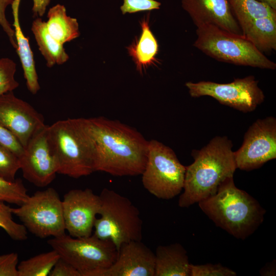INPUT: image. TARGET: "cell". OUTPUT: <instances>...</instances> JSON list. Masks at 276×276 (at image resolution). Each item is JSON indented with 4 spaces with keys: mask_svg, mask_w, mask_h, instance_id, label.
<instances>
[{
    "mask_svg": "<svg viewBox=\"0 0 276 276\" xmlns=\"http://www.w3.org/2000/svg\"><path fill=\"white\" fill-rule=\"evenodd\" d=\"M94 148V171L114 176L141 175L149 141L134 128L103 117L88 118Z\"/></svg>",
    "mask_w": 276,
    "mask_h": 276,
    "instance_id": "6da1fadb",
    "label": "cell"
},
{
    "mask_svg": "<svg viewBox=\"0 0 276 276\" xmlns=\"http://www.w3.org/2000/svg\"><path fill=\"white\" fill-rule=\"evenodd\" d=\"M232 147L227 136H217L192 151L194 162L186 167L179 207H189L214 195L224 180L234 176L237 167Z\"/></svg>",
    "mask_w": 276,
    "mask_h": 276,
    "instance_id": "7a4b0ae2",
    "label": "cell"
},
{
    "mask_svg": "<svg viewBox=\"0 0 276 276\" xmlns=\"http://www.w3.org/2000/svg\"><path fill=\"white\" fill-rule=\"evenodd\" d=\"M198 203L216 226L242 240L258 229L266 213L255 198L236 186L233 176L224 180L214 195Z\"/></svg>",
    "mask_w": 276,
    "mask_h": 276,
    "instance_id": "3957f363",
    "label": "cell"
},
{
    "mask_svg": "<svg viewBox=\"0 0 276 276\" xmlns=\"http://www.w3.org/2000/svg\"><path fill=\"white\" fill-rule=\"evenodd\" d=\"M58 173L78 178L94 172V148L88 118L59 120L48 126Z\"/></svg>",
    "mask_w": 276,
    "mask_h": 276,
    "instance_id": "277c9868",
    "label": "cell"
},
{
    "mask_svg": "<svg viewBox=\"0 0 276 276\" xmlns=\"http://www.w3.org/2000/svg\"><path fill=\"white\" fill-rule=\"evenodd\" d=\"M194 46L217 60L235 65L275 70L276 64L259 51L243 35L205 24L197 28Z\"/></svg>",
    "mask_w": 276,
    "mask_h": 276,
    "instance_id": "5b68a950",
    "label": "cell"
},
{
    "mask_svg": "<svg viewBox=\"0 0 276 276\" xmlns=\"http://www.w3.org/2000/svg\"><path fill=\"white\" fill-rule=\"evenodd\" d=\"M101 206L94 227L98 238L111 241L118 250L124 243L142 239L143 221L138 208L126 197L104 188Z\"/></svg>",
    "mask_w": 276,
    "mask_h": 276,
    "instance_id": "8992f818",
    "label": "cell"
},
{
    "mask_svg": "<svg viewBox=\"0 0 276 276\" xmlns=\"http://www.w3.org/2000/svg\"><path fill=\"white\" fill-rule=\"evenodd\" d=\"M186 167L169 147L149 141L146 163L141 174L144 188L159 199L169 200L182 191Z\"/></svg>",
    "mask_w": 276,
    "mask_h": 276,
    "instance_id": "52a82bcc",
    "label": "cell"
},
{
    "mask_svg": "<svg viewBox=\"0 0 276 276\" xmlns=\"http://www.w3.org/2000/svg\"><path fill=\"white\" fill-rule=\"evenodd\" d=\"M48 243L60 258L73 265L81 276L109 267L118 254L111 241L100 239L93 234L85 237H73L65 234L53 237Z\"/></svg>",
    "mask_w": 276,
    "mask_h": 276,
    "instance_id": "ba28073f",
    "label": "cell"
},
{
    "mask_svg": "<svg viewBox=\"0 0 276 276\" xmlns=\"http://www.w3.org/2000/svg\"><path fill=\"white\" fill-rule=\"evenodd\" d=\"M11 211L27 231L38 238L65 234L62 200L53 188L36 191L18 208H11Z\"/></svg>",
    "mask_w": 276,
    "mask_h": 276,
    "instance_id": "9c48e42d",
    "label": "cell"
},
{
    "mask_svg": "<svg viewBox=\"0 0 276 276\" xmlns=\"http://www.w3.org/2000/svg\"><path fill=\"white\" fill-rule=\"evenodd\" d=\"M253 76L237 78L228 83L212 81L187 82L185 85L193 98L211 97L220 104L243 112L254 111L265 99V95Z\"/></svg>",
    "mask_w": 276,
    "mask_h": 276,
    "instance_id": "30bf717a",
    "label": "cell"
},
{
    "mask_svg": "<svg viewBox=\"0 0 276 276\" xmlns=\"http://www.w3.org/2000/svg\"><path fill=\"white\" fill-rule=\"evenodd\" d=\"M237 169L249 171L276 158V119L256 120L244 134L241 146L234 151Z\"/></svg>",
    "mask_w": 276,
    "mask_h": 276,
    "instance_id": "8fae6325",
    "label": "cell"
},
{
    "mask_svg": "<svg viewBox=\"0 0 276 276\" xmlns=\"http://www.w3.org/2000/svg\"><path fill=\"white\" fill-rule=\"evenodd\" d=\"M48 126L45 125L33 135L19 158L24 177L39 187L50 185L58 173L57 162L48 139Z\"/></svg>",
    "mask_w": 276,
    "mask_h": 276,
    "instance_id": "7c38bea8",
    "label": "cell"
},
{
    "mask_svg": "<svg viewBox=\"0 0 276 276\" xmlns=\"http://www.w3.org/2000/svg\"><path fill=\"white\" fill-rule=\"evenodd\" d=\"M62 203L68 235L73 237L91 236L100 209V196L89 188L72 189L65 194Z\"/></svg>",
    "mask_w": 276,
    "mask_h": 276,
    "instance_id": "4fadbf2b",
    "label": "cell"
},
{
    "mask_svg": "<svg viewBox=\"0 0 276 276\" xmlns=\"http://www.w3.org/2000/svg\"><path fill=\"white\" fill-rule=\"evenodd\" d=\"M0 125L12 132L24 148L45 124L41 113L10 91L0 96Z\"/></svg>",
    "mask_w": 276,
    "mask_h": 276,
    "instance_id": "5bb4252c",
    "label": "cell"
},
{
    "mask_svg": "<svg viewBox=\"0 0 276 276\" xmlns=\"http://www.w3.org/2000/svg\"><path fill=\"white\" fill-rule=\"evenodd\" d=\"M154 274L155 254L141 240L124 243L109 267L93 271L86 276H154Z\"/></svg>",
    "mask_w": 276,
    "mask_h": 276,
    "instance_id": "9a60e30c",
    "label": "cell"
},
{
    "mask_svg": "<svg viewBox=\"0 0 276 276\" xmlns=\"http://www.w3.org/2000/svg\"><path fill=\"white\" fill-rule=\"evenodd\" d=\"M181 4L197 28L211 24L243 35L228 0H181Z\"/></svg>",
    "mask_w": 276,
    "mask_h": 276,
    "instance_id": "2e32d148",
    "label": "cell"
},
{
    "mask_svg": "<svg viewBox=\"0 0 276 276\" xmlns=\"http://www.w3.org/2000/svg\"><path fill=\"white\" fill-rule=\"evenodd\" d=\"M154 254V276H191L187 252L180 243L159 245Z\"/></svg>",
    "mask_w": 276,
    "mask_h": 276,
    "instance_id": "e0dca14e",
    "label": "cell"
},
{
    "mask_svg": "<svg viewBox=\"0 0 276 276\" xmlns=\"http://www.w3.org/2000/svg\"><path fill=\"white\" fill-rule=\"evenodd\" d=\"M20 0H14L12 4L13 16V26L17 45L16 51L19 58L26 81L28 89L32 94H36L40 87L38 82L35 62L29 39L21 30L19 19V6Z\"/></svg>",
    "mask_w": 276,
    "mask_h": 276,
    "instance_id": "ac0fdd59",
    "label": "cell"
},
{
    "mask_svg": "<svg viewBox=\"0 0 276 276\" xmlns=\"http://www.w3.org/2000/svg\"><path fill=\"white\" fill-rule=\"evenodd\" d=\"M31 30L48 67H52L55 64H62L68 60L69 56L64 44L49 33L45 21L41 18L35 19L32 24Z\"/></svg>",
    "mask_w": 276,
    "mask_h": 276,
    "instance_id": "d6986e66",
    "label": "cell"
},
{
    "mask_svg": "<svg viewBox=\"0 0 276 276\" xmlns=\"http://www.w3.org/2000/svg\"><path fill=\"white\" fill-rule=\"evenodd\" d=\"M142 32L140 37L127 48L129 55L132 58L136 70L143 71L156 61L158 44L149 25V17L144 18L140 22Z\"/></svg>",
    "mask_w": 276,
    "mask_h": 276,
    "instance_id": "ffe728a7",
    "label": "cell"
},
{
    "mask_svg": "<svg viewBox=\"0 0 276 276\" xmlns=\"http://www.w3.org/2000/svg\"><path fill=\"white\" fill-rule=\"evenodd\" d=\"M47 27L48 32L58 41L64 44L80 35L79 25L76 18L66 14L64 5L57 4L48 11Z\"/></svg>",
    "mask_w": 276,
    "mask_h": 276,
    "instance_id": "44dd1931",
    "label": "cell"
},
{
    "mask_svg": "<svg viewBox=\"0 0 276 276\" xmlns=\"http://www.w3.org/2000/svg\"><path fill=\"white\" fill-rule=\"evenodd\" d=\"M242 34L261 52L276 50V19L260 18L241 28Z\"/></svg>",
    "mask_w": 276,
    "mask_h": 276,
    "instance_id": "7402d4cb",
    "label": "cell"
},
{
    "mask_svg": "<svg viewBox=\"0 0 276 276\" xmlns=\"http://www.w3.org/2000/svg\"><path fill=\"white\" fill-rule=\"evenodd\" d=\"M240 29L253 20L270 17L276 19V10L257 0H228Z\"/></svg>",
    "mask_w": 276,
    "mask_h": 276,
    "instance_id": "603a6c76",
    "label": "cell"
},
{
    "mask_svg": "<svg viewBox=\"0 0 276 276\" xmlns=\"http://www.w3.org/2000/svg\"><path fill=\"white\" fill-rule=\"evenodd\" d=\"M60 257L58 253L52 249L21 261L17 266L19 276L49 275Z\"/></svg>",
    "mask_w": 276,
    "mask_h": 276,
    "instance_id": "cb8c5ba5",
    "label": "cell"
},
{
    "mask_svg": "<svg viewBox=\"0 0 276 276\" xmlns=\"http://www.w3.org/2000/svg\"><path fill=\"white\" fill-rule=\"evenodd\" d=\"M21 180L10 181L0 177V201L20 205L29 197Z\"/></svg>",
    "mask_w": 276,
    "mask_h": 276,
    "instance_id": "d4e9b609",
    "label": "cell"
},
{
    "mask_svg": "<svg viewBox=\"0 0 276 276\" xmlns=\"http://www.w3.org/2000/svg\"><path fill=\"white\" fill-rule=\"evenodd\" d=\"M11 208L5 202L0 201V227L8 236L16 241H24L27 239L28 233L23 224L18 223L12 218Z\"/></svg>",
    "mask_w": 276,
    "mask_h": 276,
    "instance_id": "484cf974",
    "label": "cell"
},
{
    "mask_svg": "<svg viewBox=\"0 0 276 276\" xmlns=\"http://www.w3.org/2000/svg\"><path fill=\"white\" fill-rule=\"evenodd\" d=\"M20 169L19 157L12 151L0 144V177L13 181Z\"/></svg>",
    "mask_w": 276,
    "mask_h": 276,
    "instance_id": "4316f807",
    "label": "cell"
},
{
    "mask_svg": "<svg viewBox=\"0 0 276 276\" xmlns=\"http://www.w3.org/2000/svg\"><path fill=\"white\" fill-rule=\"evenodd\" d=\"M16 71V63L11 59H0V96L13 91L19 86L15 79Z\"/></svg>",
    "mask_w": 276,
    "mask_h": 276,
    "instance_id": "83f0119b",
    "label": "cell"
},
{
    "mask_svg": "<svg viewBox=\"0 0 276 276\" xmlns=\"http://www.w3.org/2000/svg\"><path fill=\"white\" fill-rule=\"evenodd\" d=\"M235 271L220 264H191V276H236Z\"/></svg>",
    "mask_w": 276,
    "mask_h": 276,
    "instance_id": "f1b7e54d",
    "label": "cell"
},
{
    "mask_svg": "<svg viewBox=\"0 0 276 276\" xmlns=\"http://www.w3.org/2000/svg\"><path fill=\"white\" fill-rule=\"evenodd\" d=\"M120 9L123 14L159 9L161 4L155 0H123Z\"/></svg>",
    "mask_w": 276,
    "mask_h": 276,
    "instance_id": "f546056e",
    "label": "cell"
},
{
    "mask_svg": "<svg viewBox=\"0 0 276 276\" xmlns=\"http://www.w3.org/2000/svg\"><path fill=\"white\" fill-rule=\"evenodd\" d=\"M18 255L16 252L0 255V276H19Z\"/></svg>",
    "mask_w": 276,
    "mask_h": 276,
    "instance_id": "4dcf8cb0",
    "label": "cell"
},
{
    "mask_svg": "<svg viewBox=\"0 0 276 276\" xmlns=\"http://www.w3.org/2000/svg\"><path fill=\"white\" fill-rule=\"evenodd\" d=\"M0 144L10 150L19 158L24 152V148L16 136L1 125Z\"/></svg>",
    "mask_w": 276,
    "mask_h": 276,
    "instance_id": "1f68e13d",
    "label": "cell"
},
{
    "mask_svg": "<svg viewBox=\"0 0 276 276\" xmlns=\"http://www.w3.org/2000/svg\"><path fill=\"white\" fill-rule=\"evenodd\" d=\"M14 0H0V25L8 36L9 41L16 50L17 48L14 30L6 16V10L9 5H12Z\"/></svg>",
    "mask_w": 276,
    "mask_h": 276,
    "instance_id": "d6a6232c",
    "label": "cell"
},
{
    "mask_svg": "<svg viewBox=\"0 0 276 276\" xmlns=\"http://www.w3.org/2000/svg\"><path fill=\"white\" fill-rule=\"evenodd\" d=\"M50 276H81L70 263L60 257L49 274Z\"/></svg>",
    "mask_w": 276,
    "mask_h": 276,
    "instance_id": "836d02e7",
    "label": "cell"
},
{
    "mask_svg": "<svg viewBox=\"0 0 276 276\" xmlns=\"http://www.w3.org/2000/svg\"><path fill=\"white\" fill-rule=\"evenodd\" d=\"M260 273L262 275H275V265L274 262H271L268 266H265L260 271Z\"/></svg>",
    "mask_w": 276,
    "mask_h": 276,
    "instance_id": "e575fe53",
    "label": "cell"
},
{
    "mask_svg": "<svg viewBox=\"0 0 276 276\" xmlns=\"http://www.w3.org/2000/svg\"><path fill=\"white\" fill-rule=\"evenodd\" d=\"M260 2L264 3L272 9L276 10V0H257Z\"/></svg>",
    "mask_w": 276,
    "mask_h": 276,
    "instance_id": "d590c367",
    "label": "cell"
}]
</instances>
